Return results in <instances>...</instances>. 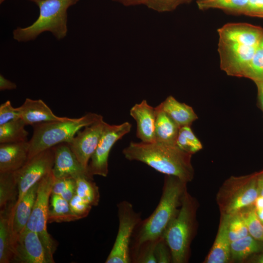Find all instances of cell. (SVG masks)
<instances>
[{
  "instance_id": "cell-38",
  "label": "cell",
  "mask_w": 263,
  "mask_h": 263,
  "mask_svg": "<svg viewBox=\"0 0 263 263\" xmlns=\"http://www.w3.org/2000/svg\"><path fill=\"white\" fill-rule=\"evenodd\" d=\"M155 254L158 263L172 262L170 249L163 237L159 239L155 247Z\"/></svg>"
},
{
  "instance_id": "cell-43",
  "label": "cell",
  "mask_w": 263,
  "mask_h": 263,
  "mask_svg": "<svg viewBox=\"0 0 263 263\" xmlns=\"http://www.w3.org/2000/svg\"><path fill=\"white\" fill-rule=\"evenodd\" d=\"M257 184L259 195L263 196V170L258 173Z\"/></svg>"
},
{
  "instance_id": "cell-18",
  "label": "cell",
  "mask_w": 263,
  "mask_h": 263,
  "mask_svg": "<svg viewBox=\"0 0 263 263\" xmlns=\"http://www.w3.org/2000/svg\"><path fill=\"white\" fill-rule=\"evenodd\" d=\"M19 108L20 112V118L26 125L33 126L42 122L62 121L67 117L55 115L41 99L34 100L27 98Z\"/></svg>"
},
{
  "instance_id": "cell-25",
  "label": "cell",
  "mask_w": 263,
  "mask_h": 263,
  "mask_svg": "<svg viewBox=\"0 0 263 263\" xmlns=\"http://www.w3.org/2000/svg\"><path fill=\"white\" fill-rule=\"evenodd\" d=\"M18 185L14 172L0 173V212L8 210L16 203Z\"/></svg>"
},
{
  "instance_id": "cell-1",
  "label": "cell",
  "mask_w": 263,
  "mask_h": 263,
  "mask_svg": "<svg viewBox=\"0 0 263 263\" xmlns=\"http://www.w3.org/2000/svg\"><path fill=\"white\" fill-rule=\"evenodd\" d=\"M123 153L128 160L141 162L158 172L176 176L187 183L194 178L192 154L183 150L176 144L156 141L131 142L123 150Z\"/></svg>"
},
{
  "instance_id": "cell-24",
  "label": "cell",
  "mask_w": 263,
  "mask_h": 263,
  "mask_svg": "<svg viewBox=\"0 0 263 263\" xmlns=\"http://www.w3.org/2000/svg\"><path fill=\"white\" fill-rule=\"evenodd\" d=\"M50 199L48 222H69L80 219L72 211L69 201L53 193Z\"/></svg>"
},
{
  "instance_id": "cell-32",
  "label": "cell",
  "mask_w": 263,
  "mask_h": 263,
  "mask_svg": "<svg viewBox=\"0 0 263 263\" xmlns=\"http://www.w3.org/2000/svg\"><path fill=\"white\" fill-rule=\"evenodd\" d=\"M243 77L248 78L255 83L263 82V50L259 46L244 71Z\"/></svg>"
},
{
  "instance_id": "cell-9",
  "label": "cell",
  "mask_w": 263,
  "mask_h": 263,
  "mask_svg": "<svg viewBox=\"0 0 263 263\" xmlns=\"http://www.w3.org/2000/svg\"><path fill=\"white\" fill-rule=\"evenodd\" d=\"M54 164V151L52 147L29 159L21 168L14 172L18 189L16 203L19 202L33 186L52 171Z\"/></svg>"
},
{
  "instance_id": "cell-35",
  "label": "cell",
  "mask_w": 263,
  "mask_h": 263,
  "mask_svg": "<svg viewBox=\"0 0 263 263\" xmlns=\"http://www.w3.org/2000/svg\"><path fill=\"white\" fill-rule=\"evenodd\" d=\"M157 240L146 243L133 250L132 258L134 262L156 263L155 247Z\"/></svg>"
},
{
  "instance_id": "cell-16",
  "label": "cell",
  "mask_w": 263,
  "mask_h": 263,
  "mask_svg": "<svg viewBox=\"0 0 263 263\" xmlns=\"http://www.w3.org/2000/svg\"><path fill=\"white\" fill-rule=\"evenodd\" d=\"M130 113L136 122V136L141 142L155 141V108L149 105L146 100H143L140 103L135 104L131 109Z\"/></svg>"
},
{
  "instance_id": "cell-33",
  "label": "cell",
  "mask_w": 263,
  "mask_h": 263,
  "mask_svg": "<svg viewBox=\"0 0 263 263\" xmlns=\"http://www.w3.org/2000/svg\"><path fill=\"white\" fill-rule=\"evenodd\" d=\"M52 193L69 201L76 194L75 179L71 176L55 178Z\"/></svg>"
},
{
  "instance_id": "cell-26",
  "label": "cell",
  "mask_w": 263,
  "mask_h": 263,
  "mask_svg": "<svg viewBox=\"0 0 263 263\" xmlns=\"http://www.w3.org/2000/svg\"><path fill=\"white\" fill-rule=\"evenodd\" d=\"M260 241L250 235L231 242V261L242 262L262 249Z\"/></svg>"
},
{
  "instance_id": "cell-5",
  "label": "cell",
  "mask_w": 263,
  "mask_h": 263,
  "mask_svg": "<svg viewBox=\"0 0 263 263\" xmlns=\"http://www.w3.org/2000/svg\"><path fill=\"white\" fill-rule=\"evenodd\" d=\"M103 116L89 113L79 118L42 122L34 125L33 133L29 142L28 159L45 150L62 143H69L82 128L91 125Z\"/></svg>"
},
{
  "instance_id": "cell-21",
  "label": "cell",
  "mask_w": 263,
  "mask_h": 263,
  "mask_svg": "<svg viewBox=\"0 0 263 263\" xmlns=\"http://www.w3.org/2000/svg\"><path fill=\"white\" fill-rule=\"evenodd\" d=\"M155 141L168 144H176L180 127L162 109L159 104L155 107Z\"/></svg>"
},
{
  "instance_id": "cell-41",
  "label": "cell",
  "mask_w": 263,
  "mask_h": 263,
  "mask_svg": "<svg viewBox=\"0 0 263 263\" xmlns=\"http://www.w3.org/2000/svg\"><path fill=\"white\" fill-rule=\"evenodd\" d=\"M17 88V85L9 80L6 79L3 75H0V90H14Z\"/></svg>"
},
{
  "instance_id": "cell-11",
  "label": "cell",
  "mask_w": 263,
  "mask_h": 263,
  "mask_svg": "<svg viewBox=\"0 0 263 263\" xmlns=\"http://www.w3.org/2000/svg\"><path fill=\"white\" fill-rule=\"evenodd\" d=\"M12 261L20 263H54L38 234L24 228L13 240Z\"/></svg>"
},
{
  "instance_id": "cell-7",
  "label": "cell",
  "mask_w": 263,
  "mask_h": 263,
  "mask_svg": "<svg viewBox=\"0 0 263 263\" xmlns=\"http://www.w3.org/2000/svg\"><path fill=\"white\" fill-rule=\"evenodd\" d=\"M55 177L52 171L39 182L36 201L29 219L24 228L36 232L45 249L53 258L56 250L55 242L47 231L49 200L52 194Z\"/></svg>"
},
{
  "instance_id": "cell-47",
  "label": "cell",
  "mask_w": 263,
  "mask_h": 263,
  "mask_svg": "<svg viewBox=\"0 0 263 263\" xmlns=\"http://www.w3.org/2000/svg\"><path fill=\"white\" fill-rule=\"evenodd\" d=\"M257 212V215L261 221V222L263 224V208L256 210Z\"/></svg>"
},
{
  "instance_id": "cell-31",
  "label": "cell",
  "mask_w": 263,
  "mask_h": 263,
  "mask_svg": "<svg viewBox=\"0 0 263 263\" xmlns=\"http://www.w3.org/2000/svg\"><path fill=\"white\" fill-rule=\"evenodd\" d=\"M249 234L256 240L263 242V224L259 219L254 206L241 212Z\"/></svg>"
},
{
  "instance_id": "cell-4",
  "label": "cell",
  "mask_w": 263,
  "mask_h": 263,
  "mask_svg": "<svg viewBox=\"0 0 263 263\" xmlns=\"http://www.w3.org/2000/svg\"><path fill=\"white\" fill-rule=\"evenodd\" d=\"M79 0H44L36 3L39 16L33 24L17 27L13 32V38L18 42L35 39L44 32H49L57 39L64 38L67 33V10Z\"/></svg>"
},
{
  "instance_id": "cell-27",
  "label": "cell",
  "mask_w": 263,
  "mask_h": 263,
  "mask_svg": "<svg viewBox=\"0 0 263 263\" xmlns=\"http://www.w3.org/2000/svg\"><path fill=\"white\" fill-rule=\"evenodd\" d=\"M25 125L21 118L0 125V144L28 141Z\"/></svg>"
},
{
  "instance_id": "cell-36",
  "label": "cell",
  "mask_w": 263,
  "mask_h": 263,
  "mask_svg": "<svg viewBox=\"0 0 263 263\" xmlns=\"http://www.w3.org/2000/svg\"><path fill=\"white\" fill-rule=\"evenodd\" d=\"M20 118L19 107L14 108L10 101L7 100L0 106V125Z\"/></svg>"
},
{
  "instance_id": "cell-19",
  "label": "cell",
  "mask_w": 263,
  "mask_h": 263,
  "mask_svg": "<svg viewBox=\"0 0 263 263\" xmlns=\"http://www.w3.org/2000/svg\"><path fill=\"white\" fill-rule=\"evenodd\" d=\"M229 215H221L218 230L204 263H227L231 261V242L228 235Z\"/></svg>"
},
{
  "instance_id": "cell-13",
  "label": "cell",
  "mask_w": 263,
  "mask_h": 263,
  "mask_svg": "<svg viewBox=\"0 0 263 263\" xmlns=\"http://www.w3.org/2000/svg\"><path fill=\"white\" fill-rule=\"evenodd\" d=\"M103 118L78 131L68 143L81 165L88 170L89 161L101 137L106 124Z\"/></svg>"
},
{
  "instance_id": "cell-3",
  "label": "cell",
  "mask_w": 263,
  "mask_h": 263,
  "mask_svg": "<svg viewBox=\"0 0 263 263\" xmlns=\"http://www.w3.org/2000/svg\"><path fill=\"white\" fill-rule=\"evenodd\" d=\"M198 208L197 200L187 191L163 236L170 249L172 263H185L188 261L191 243L196 228Z\"/></svg>"
},
{
  "instance_id": "cell-14",
  "label": "cell",
  "mask_w": 263,
  "mask_h": 263,
  "mask_svg": "<svg viewBox=\"0 0 263 263\" xmlns=\"http://www.w3.org/2000/svg\"><path fill=\"white\" fill-rule=\"evenodd\" d=\"M54 164L52 169L56 179L71 176L75 179L84 176L93 179L79 163L67 143H62L53 147Z\"/></svg>"
},
{
  "instance_id": "cell-42",
  "label": "cell",
  "mask_w": 263,
  "mask_h": 263,
  "mask_svg": "<svg viewBox=\"0 0 263 263\" xmlns=\"http://www.w3.org/2000/svg\"><path fill=\"white\" fill-rule=\"evenodd\" d=\"M255 83L258 89V104L263 113V82Z\"/></svg>"
},
{
  "instance_id": "cell-12",
  "label": "cell",
  "mask_w": 263,
  "mask_h": 263,
  "mask_svg": "<svg viewBox=\"0 0 263 263\" xmlns=\"http://www.w3.org/2000/svg\"><path fill=\"white\" fill-rule=\"evenodd\" d=\"M258 47L244 45L220 39L218 51L222 70L229 75L243 77L244 71Z\"/></svg>"
},
{
  "instance_id": "cell-22",
  "label": "cell",
  "mask_w": 263,
  "mask_h": 263,
  "mask_svg": "<svg viewBox=\"0 0 263 263\" xmlns=\"http://www.w3.org/2000/svg\"><path fill=\"white\" fill-rule=\"evenodd\" d=\"M162 109L180 128L190 126L198 119L192 108L169 95L161 104Z\"/></svg>"
},
{
  "instance_id": "cell-48",
  "label": "cell",
  "mask_w": 263,
  "mask_h": 263,
  "mask_svg": "<svg viewBox=\"0 0 263 263\" xmlns=\"http://www.w3.org/2000/svg\"><path fill=\"white\" fill-rule=\"evenodd\" d=\"M263 50V36L259 45Z\"/></svg>"
},
{
  "instance_id": "cell-17",
  "label": "cell",
  "mask_w": 263,
  "mask_h": 263,
  "mask_svg": "<svg viewBox=\"0 0 263 263\" xmlns=\"http://www.w3.org/2000/svg\"><path fill=\"white\" fill-rule=\"evenodd\" d=\"M28 141L0 144V173L14 172L28 159Z\"/></svg>"
},
{
  "instance_id": "cell-15",
  "label": "cell",
  "mask_w": 263,
  "mask_h": 263,
  "mask_svg": "<svg viewBox=\"0 0 263 263\" xmlns=\"http://www.w3.org/2000/svg\"><path fill=\"white\" fill-rule=\"evenodd\" d=\"M220 39L249 46L258 47L263 29L246 23H229L218 30Z\"/></svg>"
},
{
  "instance_id": "cell-29",
  "label": "cell",
  "mask_w": 263,
  "mask_h": 263,
  "mask_svg": "<svg viewBox=\"0 0 263 263\" xmlns=\"http://www.w3.org/2000/svg\"><path fill=\"white\" fill-rule=\"evenodd\" d=\"M176 145L183 150L192 155L203 149L202 143L189 126L180 128Z\"/></svg>"
},
{
  "instance_id": "cell-40",
  "label": "cell",
  "mask_w": 263,
  "mask_h": 263,
  "mask_svg": "<svg viewBox=\"0 0 263 263\" xmlns=\"http://www.w3.org/2000/svg\"><path fill=\"white\" fill-rule=\"evenodd\" d=\"M243 14L263 18V0H248Z\"/></svg>"
},
{
  "instance_id": "cell-23",
  "label": "cell",
  "mask_w": 263,
  "mask_h": 263,
  "mask_svg": "<svg viewBox=\"0 0 263 263\" xmlns=\"http://www.w3.org/2000/svg\"><path fill=\"white\" fill-rule=\"evenodd\" d=\"M10 208L0 212V263H9L13 258V234L11 226Z\"/></svg>"
},
{
  "instance_id": "cell-45",
  "label": "cell",
  "mask_w": 263,
  "mask_h": 263,
  "mask_svg": "<svg viewBox=\"0 0 263 263\" xmlns=\"http://www.w3.org/2000/svg\"><path fill=\"white\" fill-rule=\"evenodd\" d=\"M253 206L256 210L263 208V196L259 195L256 198Z\"/></svg>"
},
{
  "instance_id": "cell-34",
  "label": "cell",
  "mask_w": 263,
  "mask_h": 263,
  "mask_svg": "<svg viewBox=\"0 0 263 263\" xmlns=\"http://www.w3.org/2000/svg\"><path fill=\"white\" fill-rule=\"evenodd\" d=\"M227 229L231 242L249 235L244 219L240 212L229 215Z\"/></svg>"
},
{
  "instance_id": "cell-10",
  "label": "cell",
  "mask_w": 263,
  "mask_h": 263,
  "mask_svg": "<svg viewBox=\"0 0 263 263\" xmlns=\"http://www.w3.org/2000/svg\"><path fill=\"white\" fill-rule=\"evenodd\" d=\"M132 125L128 122L119 125L106 123L99 142L88 165L89 174L106 177L108 174V158L110 151L117 141L129 133Z\"/></svg>"
},
{
  "instance_id": "cell-28",
  "label": "cell",
  "mask_w": 263,
  "mask_h": 263,
  "mask_svg": "<svg viewBox=\"0 0 263 263\" xmlns=\"http://www.w3.org/2000/svg\"><path fill=\"white\" fill-rule=\"evenodd\" d=\"M76 194L87 202L91 205L96 206L100 200L98 187L93 182V179L84 176L75 178Z\"/></svg>"
},
{
  "instance_id": "cell-20",
  "label": "cell",
  "mask_w": 263,
  "mask_h": 263,
  "mask_svg": "<svg viewBox=\"0 0 263 263\" xmlns=\"http://www.w3.org/2000/svg\"><path fill=\"white\" fill-rule=\"evenodd\" d=\"M38 185V183L33 186L21 200L10 209L13 240L24 229L29 219L36 201Z\"/></svg>"
},
{
  "instance_id": "cell-2",
  "label": "cell",
  "mask_w": 263,
  "mask_h": 263,
  "mask_svg": "<svg viewBox=\"0 0 263 263\" xmlns=\"http://www.w3.org/2000/svg\"><path fill=\"white\" fill-rule=\"evenodd\" d=\"M187 183L179 178L166 175L160 201L153 213L139 224L132 250L142 244L163 237L168 225L180 207L187 191Z\"/></svg>"
},
{
  "instance_id": "cell-44",
  "label": "cell",
  "mask_w": 263,
  "mask_h": 263,
  "mask_svg": "<svg viewBox=\"0 0 263 263\" xmlns=\"http://www.w3.org/2000/svg\"><path fill=\"white\" fill-rule=\"evenodd\" d=\"M127 6L144 4L146 0H114Z\"/></svg>"
},
{
  "instance_id": "cell-46",
  "label": "cell",
  "mask_w": 263,
  "mask_h": 263,
  "mask_svg": "<svg viewBox=\"0 0 263 263\" xmlns=\"http://www.w3.org/2000/svg\"><path fill=\"white\" fill-rule=\"evenodd\" d=\"M250 261L252 263H263V251L260 254L255 256Z\"/></svg>"
},
{
  "instance_id": "cell-37",
  "label": "cell",
  "mask_w": 263,
  "mask_h": 263,
  "mask_svg": "<svg viewBox=\"0 0 263 263\" xmlns=\"http://www.w3.org/2000/svg\"><path fill=\"white\" fill-rule=\"evenodd\" d=\"M69 204L72 211L80 219L87 217L93 207L77 194L69 201Z\"/></svg>"
},
{
  "instance_id": "cell-49",
  "label": "cell",
  "mask_w": 263,
  "mask_h": 263,
  "mask_svg": "<svg viewBox=\"0 0 263 263\" xmlns=\"http://www.w3.org/2000/svg\"><path fill=\"white\" fill-rule=\"evenodd\" d=\"M5 0H0V3H1L2 2H3ZM34 2H35L36 3H37L38 2V1H42V0H30Z\"/></svg>"
},
{
  "instance_id": "cell-30",
  "label": "cell",
  "mask_w": 263,
  "mask_h": 263,
  "mask_svg": "<svg viewBox=\"0 0 263 263\" xmlns=\"http://www.w3.org/2000/svg\"><path fill=\"white\" fill-rule=\"evenodd\" d=\"M248 0H198L200 9L219 8L243 13Z\"/></svg>"
},
{
  "instance_id": "cell-6",
  "label": "cell",
  "mask_w": 263,
  "mask_h": 263,
  "mask_svg": "<svg viewBox=\"0 0 263 263\" xmlns=\"http://www.w3.org/2000/svg\"><path fill=\"white\" fill-rule=\"evenodd\" d=\"M258 173L231 176L225 180L216 195L221 215H232L254 205L259 196Z\"/></svg>"
},
{
  "instance_id": "cell-8",
  "label": "cell",
  "mask_w": 263,
  "mask_h": 263,
  "mask_svg": "<svg viewBox=\"0 0 263 263\" xmlns=\"http://www.w3.org/2000/svg\"><path fill=\"white\" fill-rule=\"evenodd\" d=\"M119 226L115 240L106 263H129L131 261L130 243L135 228L141 222L140 214L130 202L123 201L118 205Z\"/></svg>"
},
{
  "instance_id": "cell-39",
  "label": "cell",
  "mask_w": 263,
  "mask_h": 263,
  "mask_svg": "<svg viewBox=\"0 0 263 263\" xmlns=\"http://www.w3.org/2000/svg\"><path fill=\"white\" fill-rule=\"evenodd\" d=\"M183 0H146L144 4L157 12H166L173 9Z\"/></svg>"
}]
</instances>
